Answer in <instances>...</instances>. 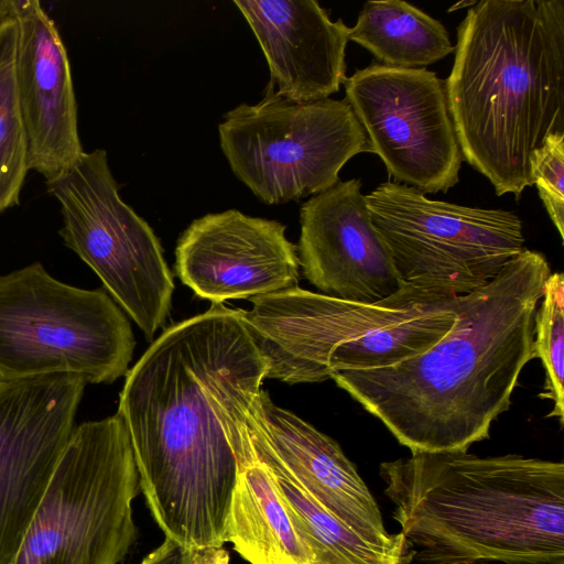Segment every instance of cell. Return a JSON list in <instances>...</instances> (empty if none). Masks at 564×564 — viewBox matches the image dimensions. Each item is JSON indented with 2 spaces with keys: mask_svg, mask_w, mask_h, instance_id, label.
I'll return each mask as SVG.
<instances>
[{
  "mask_svg": "<svg viewBox=\"0 0 564 564\" xmlns=\"http://www.w3.org/2000/svg\"><path fill=\"white\" fill-rule=\"evenodd\" d=\"M265 375L242 310L223 303L165 329L126 373L118 413L140 489L165 538L184 550L228 542L239 474L232 438Z\"/></svg>",
  "mask_w": 564,
  "mask_h": 564,
  "instance_id": "1",
  "label": "cell"
},
{
  "mask_svg": "<svg viewBox=\"0 0 564 564\" xmlns=\"http://www.w3.org/2000/svg\"><path fill=\"white\" fill-rule=\"evenodd\" d=\"M551 273L541 252L523 249L491 282L459 296L453 327L427 351L332 379L411 453L467 451L509 410L534 358L535 314Z\"/></svg>",
  "mask_w": 564,
  "mask_h": 564,
  "instance_id": "2",
  "label": "cell"
},
{
  "mask_svg": "<svg viewBox=\"0 0 564 564\" xmlns=\"http://www.w3.org/2000/svg\"><path fill=\"white\" fill-rule=\"evenodd\" d=\"M379 475L401 564H564V464L519 454L412 453Z\"/></svg>",
  "mask_w": 564,
  "mask_h": 564,
  "instance_id": "3",
  "label": "cell"
},
{
  "mask_svg": "<svg viewBox=\"0 0 564 564\" xmlns=\"http://www.w3.org/2000/svg\"><path fill=\"white\" fill-rule=\"evenodd\" d=\"M454 53L444 85L463 160L518 199L533 151L564 133V1H478Z\"/></svg>",
  "mask_w": 564,
  "mask_h": 564,
  "instance_id": "4",
  "label": "cell"
},
{
  "mask_svg": "<svg viewBox=\"0 0 564 564\" xmlns=\"http://www.w3.org/2000/svg\"><path fill=\"white\" fill-rule=\"evenodd\" d=\"M140 490L118 412L75 426L11 564L121 563L138 538Z\"/></svg>",
  "mask_w": 564,
  "mask_h": 564,
  "instance_id": "5",
  "label": "cell"
},
{
  "mask_svg": "<svg viewBox=\"0 0 564 564\" xmlns=\"http://www.w3.org/2000/svg\"><path fill=\"white\" fill-rule=\"evenodd\" d=\"M134 346L105 291L63 283L40 262L0 276V382L72 375L112 383L128 372Z\"/></svg>",
  "mask_w": 564,
  "mask_h": 564,
  "instance_id": "6",
  "label": "cell"
},
{
  "mask_svg": "<svg viewBox=\"0 0 564 564\" xmlns=\"http://www.w3.org/2000/svg\"><path fill=\"white\" fill-rule=\"evenodd\" d=\"M219 143L236 177L269 205L323 193L339 182L367 134L346 99L295 102L267 91L224 115Z\"/></svg>",
  "mask_w": 564,
  "mask_h": 564,
  "instance_id": "7",
  "label": "cell"
},
{
  "mask_svg": "<svg viewBox=\"0 0 564 564\" xmlns=\"http://www.w3.org/2000/svg\"><path fill=\"white\" fill-rule=\"evenodd\" d=\"M366 200L403 285L466 295L491 282L524 249L522 221L508 210L431 199L391 181Z\"/></svg>",
  "mask_w": 564,
  "mask_h": 564,
  "instance_id": "8",
  "label": "cell"
},
{
  "mask_svg": "<svg viewBox=\"0 0 564 564\" xmlns=\"http://www.w3.org/2000/svg\"><path fill=\"white\" fill-rule=\"evenodd\" d=\"M45 183L61 206L64 245L152 339L170 314L173 276L152 228L121 199L107 152L84 151L67 171Z\"/></svg>",
  "mask_w": 564,
  "mask_h": 564,
  "instance_id": "9",
  "label": "cell"
},
{
  "mask_svg": "<svg viewBox=\"0 0 564 564\" xmlns=\"http://www.w3.org/2000/svg\"><path fill=\"white\" fill-rule=\"evenodd\" d=\"M346 100L398 183L422 193L447 192L459 181L463 156L445 85L425 68L372 64L344 82Z\"/></svg>",
  "mask_w": 564,
  "mask_h": 564,
  "instance_id": "10",
  "label": "cell"
},
{
  "mask_svg": "<svg viewBox=\"0 0 564 564\" xmlns=\"http://www.w3.org/2000/svg\"><path fill=\"white\" fill-rule=\"evenodd\" d=\"M86 384L72 375L0 382V564H11L23 542Z\"/></svg>",
  "mask_w": 564,
  "mask_h": 564,
  "instance_id": "11",
  "label": "cell"
},
{
  "mask_svg": "<svg viewBox=\"0 0 564 564\" xmlns=\"http://www.w3.org/2000/svg\"><path fill=\"white\" fill-rule=\"evenodd\" d=\"M435 293L403 285L384 301L359 304L295 286L251 297L242 321L267 362L265 378L322 382L332 379L328 360L338 345L401 319Z\"/></svg>",
  "mask_w": 564,
  "mask_h": 564,
  "instance_id": "12",
  "label": "cell"
},
{
  "mask_svg": "<svg viewBox=\"0 0 564 564\" xmlns=\"http://www.w3.org/2000/svg\"><path fill=\"white\" fill-rule=\"evenodd\" d=\"M247 426L259 460L366 542L402 553L403 535L387 531L376 499L337 442L274 404L262 389L250 405Z\"/></svg>",
  "mask_w": 564,
  "mask_h": 564,
  "instance_id": "13",
  "label": "cell"
},
{
  "mask_svg": "<svg viewBox=\"0 0 564 564\" xmlns=\"http://www.w3.org/2000/svg\"><path fill=\"white\" fill-rule=\"evenodd\" d=\"M276 221L237 209L192 221L175 249V271L212 303L251 299L297 286V247Z\"/></svg>",
  "mask_w": 564,
  "mask_h": 564,
  "instance_id": "14",
  "label": "cell"
},
{
  "mask_svg": "<svg viewBox=\"0 0 564 564\" xmlns=\"http://www.w3.org/2000/svg\"><path fill=\"white\" fill-rule=\"evenodd\" d=\"M361 181L338 182L300 210L297 247L304 276L325 295L376 304L403 286L375 228Z\"/></svg>",
  "mask_w": 564,
  "mask_h": 564,
  "instance_id": "15",
  "label": "cell"
},
{
  "mask_svg": "<svg viewBox=\"0 0 564 564\" xmlns=\"http://www.w3.org/2000/svg\"><path fill=\"white\" fill-rule=\"evenodd\" d=\"M15 86L28 144L29 170L45 182L84 153L70 64L55 25L37 0H13Z\"/></svg>",
  "mask_w": 564,
  "mask_h": 564,
  "instance_id": "16",
  "label": "cell"
},
{
  "mask_svg": "<svg viewBox=\"0 0 564 564\" xmlns=\"http://www.w3.org/2000/svg\"><path fill=\"white\" fill-rule=\"evenodd\" d=\"M234 3L250 25L270 69L268 90L295 102L329 98L346 80L349 28L315 0Z\"/></svg>",
  "mask_w": 564,
  "mask_h": 564,
  "instance_id": "17",
  "label": "cell"
},
{
  "mask_svg": "<svg viewBox=\"0 0 564 564\" xmlns=\"http://www.w3.org/2000/svg\"><path fill=\"white\" fill-rule=\"evenodd\" d=\"M227 536L250 564H315L271 470L257 458L251 440L239 459Z\"/></svg>",
  "mask_w": 564,
  "mask_h": 564,
  "instance_id": "18",
  "label": "cell"
},
{
  "mask_svg": "<svg viewBox=\"0 0 564 564\" xmlns=\"http://www.w3.org/2000/svg\"><path fill=\"white\" fill-rule=\"evenodd\" d=\"M348 40L382 65L397 68H424L455 51L438 20L401 0L367 1L349 28Z\"/></svg>",
  "mask_w": 564,
  "mask_h": 564,
  "instance_id": "19",
  "label": "cell"
},
{
  "mask_svg": "<svg viewBox=\"0 0 564 564\" xmlns=\"http://www.w3.org/2000/svg\"><path fill=\"white\" fill-rule=\"evenodd\" d=\"M459 296L435 293L401 319L338 345L328 360L332 376L340 370L391 367L420 356L453 327Z\"/></svg>",
  "mask_w": 564,
  "mask_h": 564,
  "instance_id": "20",
  "label": "cell"
},
{
  "mask_svg": "<svg viewBox=\"0 0 564 564\" xmlns=\"http://www.w3.org/2000/svg\"><path fill=\"white\" fill-rule=\"evenodd\" d=\"M270 470L315 564H401L402 553L366 542L293 481Z\"/></svg>",
  "mask_w": 564,
  "mask_h": 564,
  "instance_id": "21",
  "label": "cell"
},
{
  "mask_svg": "<svg viewBox=\"0 0 564 564\" xmlns=\"http://www.w3.org/2000/svg\"><path fill=\"white\" fill-rule=\"evenodd\" d=\"M17 23L0 26V214L19 205L28 164L25 130L15 86Z\"/></svg>",
  "mask_w": 564,
  "mask_h": 564,
  "instance_id": "22",
  "label": "cell"
},
{
  "mask_svg": "<svg viewBox=\"0 0 564 564\" xmlns=\"http://www.w3.org/2000/svg\"><path fill=\"white\" fill-rule=\"evenodd\" d=\"M534 358H540L545 372L544 391L540 395L553 401L549 417L564 419V275L551 273L543 286L534 321Z\"/></svg>",
  "mask_w": 564,
  "mask_h": 564,
  "instance_id": "23",
  "label": "cell"
},
{
  "mask_svg": "<svg viewBox=\"0 0 564 564\" xmlns=\"http://www.w3.org/2000/svg\"><path fill=\"white\" fill-rule=\"evenodd\" d=\"M530 176L561 239H564V133H554L533 151Z\"/></svg>",
  "mask_w": 564,
  "mask_h": 564,
  "instance_id": "24",
  "label": "cell"
},
{
  "mask_svg": "<svg viewBox=\"0 0 564 564\" xmlns=\"http://www.w3.org/2000/svg\"><path fill=\"white\" fill-rule=\"evenodd\" d=\"M185 550L171 539L150 552L140 564H183Z\"/></svg>",
  "mask_w": 564,
  "mask_h": 564,
  "instance_id": "25",
  "label": "cell"
},
{
  "mask_svg": "<svg viewBox=\"0 0 564 564\" xmlns=\"http://www.w3.org/2000/svg\"><path fill=\"white\" fill-rule=\"evenodd\" d=\"M183 564H229V553L224 545L185 550Z\"/></svg>",
  "mask_w": 564,
  "mask_h": 564,
  "instance_id": "26",
  "label": "cell"
},
{
  "mask_svg": "<svg viewBox=\"0 0 564 564\" xmlns=\"http://www.w3.org/2000/svg\"><path fill=\"white\" fill-rule=\"evenodd\" d=\"M14 19L13 0H0V26Z\"/></svg>",
  "mask_w": 564,
  "mask_h": 564,
  "instance_id": "27",
  "label": "cell"
},
{
  "mask_svg": "<svg viewBox=\"0 0 564 564\" xmlns=\"http://www.w3.org/2000/svg\"><path fill=\"white\" fill-rule=\"evenodd\" d=\"M477 1H462L460 3H456L454 4L453 7L448 8V11H455L457 9H463V7H468L471 8L473 6L476 4Z\"/></svg>",
  "mask_w": 564,
  "mask_h": 564,
  "instance_id": "28",
  "label": "cell"
},
{
  "mask_svg": "<svg viewBox=\"0 0 564 564\" xmlns=\"http://www.w3.org/2000/svg\"><path fill=\"white\" fill-rule=\"evenodd\" d=\"M474 564H491V563H474Z\"/></svg>",
  "mask_w": 564,
  "mask_h": 564,
  "instance_id": "29",
  "label": "cell"
}]
</instances>
